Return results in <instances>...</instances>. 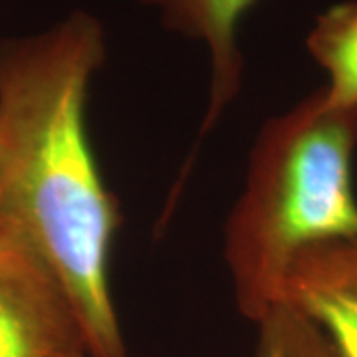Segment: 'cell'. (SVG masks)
<instances>
[{
	"label": "cell",
	"mask_w": 357,
	"mask_h": 357,
	"mask_svg": "<svg viewBox=\"0 0 357 357\" xmlns=\"http://www.w3.org/2000/svg\"><path fill=\"white\" fill-rule=\"evenodd\" d=\"M280 304L316 326L332 357H357V236L314 244L294 258Z\"/></svg>",
	"instance_id": "277c9868"
},
{
	"label": "cell",
	"mask_w": 357,
	"mask_h": 357,
	"mask_svg": "<svg viewBox=\"0 0 357 357\" xmlns=\"http://www.w3.org/2000/svg\"><path fill=\"white\" fill-rule=\"evenodd\" d=\"M105 32L72 13L40 34L0 42V206L64 286L89 357H128L109 290L117 203L103 185L86 123Z\"/></svg>",
	"instance_id": "6da1fadb"
},
{
	"label": "cell",
	"mask_w": 357,
	"mask_h": 357,
	"mask_svg": "<svg viewBox=\"0 0 357 357\" xmlns=\"http://www.w3.org/2000/svg\"><path fill=\"white\" fill-rule=\"evenodd\" d=\"M258 357H282V351L274 337L264 330H260V347H258Z\"/></svg>",
	"instance_id": "52a82bcc"
},
{
	"label": "cell",
	"mask_w": 357,
	"mask_h": 357,
	"mask_svg": "<svg viewBox=\"0 0 357 357\" xmlns=\"http://www.w3.org/2000/svg\"><path fill=\"white\" fill-rule=\"evenodd\" d=\"M356 149L357 107L333 105L324 88L262 128L243 197L230 213L225 250L248 319L260 324L280 304L302 250L357 236Z\"/></svg>",
	"instance_id": "7a4b0ae2"
},
{
	"label": "cell",
	"mask_w": 357,
	"mask_h": 357,
	"mask_svg": "<svg viewBox=\"0 0 357 357\" xmlns=\"http://www.w3.org/2000/svg\"><path fill=\"white\" fill-rule=\"evenodd\" d=\"M4 227V217H2V206H0V229Z\"/></svg>",
	"instance_id": "ba28073f"
},
{
	"label": "cell",
	"mask_w": 357,
	"mask_h": 357,
	"mask_svg": "<svg viewBox=\"0 0 357 357\" xmlns=\"http://www.w3.org/2000/svg\"><path fill=\"white\" fill-rule=\"evenodd\" d=\"M181 36L203 42L208 50L211 91L201 135L215 128L243 84L238 26L256 0H141Z\"/></svg>",
	"instance_id": "5b68a950"
},
{
	"label": "cell",
	"mask_w": 357,
	"mask_h": 357,
	"mask_svg": "<svg viewBox=\"0 0 357 357\" xmlns=\"http://www.w3.org/2000/svg\"><path fill=\"white\" fill-rule=\"evenodd\" d=\"M326 72L324 91L333 105L357 107V0L337 2L316 18L306 40Z\"/></svg>",
	"instance_id": "8992f818"
},
{
	"label": "cell",
	"mask_w": 357,
	"mask_h": 357,
	"mask_svg": "<svg viewBox=\"0 0 357 357\" xmlns=\"http://www.w3.org/2000/svg\"><path fill=\"white\" fill-rule=\"evenodd\" d=\"M0 357H89L64 286L8 225L0 229Z\"/></svg>",
	"instance_id": "3957f363"
}]
</instances>
